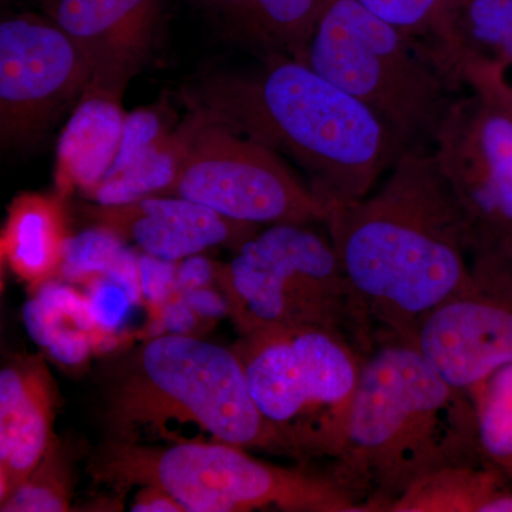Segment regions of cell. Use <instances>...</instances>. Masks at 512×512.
I'll use <instances>...</instances> for the list:
<instances>
[{
	"instance_id": "1",
	"label": "cell",
	"mask_w": 512,
	"mask_h": 512,
	"mask_svg": "<svg viewBox=\"0 0 512 512\" xmlns=\"http://www.w3.org/2000/svg\"><path fill=\"white\" fill-rule=\"evenodd\" d=\"M325 224L376 335L406 336L473 278L476 234L433 150L403 153Z\"/></svg>"
},
{
	"instance_id": "2",
	"label": "cell",
	"mask_w": 512,
	"mask_h": 512,
	"mask_svg": "<svg viewBox=\"0 0 512 512\" xmlns=\"http://www.w3.org/2000/svg\"><path fill=\"white\" fill-rule=\"evenodd\" d=\"M197 97L198 116L298 165L326 215L369 195L402 156L372 111L302 60L212 77Z\"/></svg>"
},
{
	"instance_id": "3",
	"label": "cell",
	"mask_w": 512,
	"mask_h": 512,
	"mask_svg": "<svg viewBox=\"0 0 512 512\" xmlns=\"http://www.w3.org/2000/svg\"><path fill=\"white\" fill-rule=\"evenodd\" d=\"M471 463L485 461L470 394L441 379L402 336L376 335L329 473L363 512H384L420 478Z\"/></svg>"
},
{
	"instance_id": "4",
	"label": "cell",
	"mask_w": 512,
	"mask_h": 512,
	"mask_svg": "<svg viewBox=\"0 0 512 512\" xmlns=\"http://www.w3.org/2000/svg\"><path fill=\"white\" fill-rule=\"evenodd\" d=\"M109 440L171 446L207 441L289 456L256 406L235 349L160 333L114 360L104 375Z\"/></svg>"
},
{
	"instance_id": "5",
	"label": "cell",
	"mask_w": 512,
	"mask_h": 512,
	"mask_svg": "<svg viewBox=\"0 0 512 512\" xmlns=\"http://www.w3.org/2000/svg\"><path fill=\"white\" fill-rule=\"evenodd\" d=\"M306 63L372 111L402 154L433 150L464 86L436 43L406 35L356 0H326Z\"/></svg>"
},
{
	"instance_id": "6",
	"label": "cell",
	"mask_w": 512,
	"mask_h": 512,
	"mask_svg": "<svg viewBox=\"0 0 512 512\" xmlns=\"http://www.w3.org/2000/svg\"><path fill=\"white\" fill-rule=\"evenodd\" d=\"M89 471L96 483L117 493L160 488L184 512H363L332 474L265 463L225 443L150 446L107 440Z\"/></svg>"
},
{
	"instance_id": "7",
	"label": "cell",
	"mask_w": 512,
	"mask_h": 512,
	"mask_svg": "<svg viewBox=\"0 0 512 512\" xmlns=\"http://www.w3.org/2000/svg\"><path fill=\"white\" fill-rule=\"evenodd\" d=\"M259 412L295 460H329L343 446L365 350L323 328H276L235 345Z\"/></svg>"
},
{
	"instance_id": "8",
	"label": "cell",
	"mask_w": 512,
	"mask_h": 512,
	"mask_svg": "<svg viewBox=\"0 0 512 512\" xmlns=\"http://www.w3.org/2000/svg\"><path fill=\"white\" fill-rule=\"evenodd\" d=\"M217 278L241 335L311 326L343 333L365 352L375 345V328L332 241L308 225H269Z\"/></svg>"
},
{
	"instance_id": "9",
	"label": "cell",
	"mask_w": 512,
	"mask_h": 512,
	"mask_svg": "<svg viewBox=\"0 0 512 512\" xmlns=\"http://www.w3.org/2000/svg\"><path fill=\"white\" fill-rule=\"evenodd\" d=\"M150 195L187 198L259 227L326 220L325 208L278 154L201 116L177 141L170 181Z\"/></svg>"
},
{
	"instance_id": "10",
	"label": "cell",
	"mask_w": 512,
	"mask_h": 512,
	"mask_svg": "<svg viewBox=\"0 0 512 512\" xmlns=\"http://www.w3.org/2000/svg\"><path fill=\"white\" fill-rule=\"evenodd\" d=\"M407 342L450 386L470 393L512 362V269L498 251L474 255L473 278L410 329Z\"/></svg>"
},
{
	"instance_id": "11",
	"label": "cell",
	"mask_w": 512,
	"mask_h": 512,
	"mask_svg": "<svg viewBox=\"0 0 512 512\" xmlns=\"http://www.w3.org/2000/svg\"><path fill=\"white\" fill-rule=\"evenodd\" d=\"M433 153L473 225L476 252H512V111L478 90L461 96Z\"/></svg>"
},
{
	"instance_id": "12",
	"label": "cell",
	"mask_w": 512,
	"mask_h": 512,
	"mask_svg": "<svg viewBox=\"0 0 512 512\" xmlns=\"http://www.w3.org/2000/svg\"><path fill=\"white\" fill-rule=\"evenodd\" d=\"M89 83L83 53L52 19L23 13L2 20L0 136L5 146L39 136Z\"/></svg>"
},
{
	"instance_id": "13",
	"label": "cell",
	"mask_w": 512,
	"mask_h": 512,
	"mask_svg": "<svg viewBox=\"0 0 512 512\" xmlns=\"http://www.w3.org/2000/svg\"><path fill=\"white\" fill-rule=\"evenodd\" d=\"M161 0H46L90 70L86 94L117 97L150 52Z\"/></svg>"
},
{
	"instance_id": "14",
	"label": "cell",
	"mask_w": 512,
	"mask_h": 512,
	"mask_svg": "<svg viewBox=\"0 0 512 512\" xmlns=\"http://www.w3.org/2000/svg\"><path fill=\"white\" fill-rule=\"evenodd\" d=\"M86 211L97 227L168 262L183 261L215 247L238 251L261 228L229 220L205 205L174 195H144L121 204L87 207Z\"/></svg>"
},
{
	"instance_id": "15",
	"label": "cell",
	"mask_w": 512,
	"mask_h": 512,
	"mask_svg": "<svg viewBox=\"0 0 512 512\" xmlns=\"http://www.w3.org/2000/svg\"><path fill=\"white\" fill-rule=\"evenodd\" d=\"M55 383L45 363L16 360L0 372V501L35 471L53 441Z\"/></svg>"
},
{
	"instance_id": "16",
	"label": "cell",
	"mask_w": 512,
	"mask_h": 512,
	"mask_svg": "<svg viewBox=\"0 0 512 512\" xmlns=\"http://www.w3.org/2000/svg\"><path fill=\"white\" fill-rule=\"evenodd\" d=\"M225 36L262 62H306L326 0H191Z\"/></svg>"
},
{
	"instance_id": "17",
	"label": "cell",
	"mask_w": 512,
	"mask_h": 512,
	"mask_svg": "<svg viewBox=\"0 0 512 512\" xmlns=\"http://www.w3.org/2000/svg\"><path fill=\"white\" fill-rule=\"evenodd\" d=\"M23 320L30 338L69 366L84 362L104 333L94 322L87 296L56 282L39 284L23 309Z\"/></svg>"
},
{
	"instance_id": "18",
	"label": "cell",
	"mask_w": 512,
	"mask_h": 512,
	"mask_svg": "<svg viewBox=\"0 0 512 512\" xmlns=\"http://www.w3.org/2000/svg\"><path fill=\"white\" fill-rule=\"evenodd\" d=\"M436 43L457 72L464 57L487 53L512 63V0H447Z\"/></svg>"
},
{
	"instance_id": "19",
	"label": "cell",
	"mask_w": 512,
	"mask_h": 512,
	"mask_svg": "<svg viewBox=\"0 0 512 512\" xmlns=\"http://www.w3.org/2000/svg\"><path fill=\"white\" fill-rule=\"evenodd\" d=\"M511 483L487 463L448 466L420 478L384 512H485Z\"/></svg>"
},
{
	"instance_id": "20",
	"label": "cell",
	"mask_w": 512,
	"mask_h": 512,
	"mask_svg": "<svg viewBox=\"0 0 512 512\" xmlns=\"http://www.w3.org/2000/svg\"><path fill=\"white\" fill-rule=\"evenodd\" d=\"M468 394L483 460L512 481V362Z\"/></svg>"
},
{
	"instance_id": "21",
	"label": "cell",
	"mask_w": 512,
	"mask_h": 512,
	"mask_svg": "<svg viewBox=\"0 0 512 512\" xmlns=\"http://www.w3.org/2000/svg\"><path fill=\"white\" fill-rule=\"evenodd\" d=\"M8 248L10 262L22 278L37 285L45 282L60 256L52 215L45 210L16 212Z\"/></svg>"
},
{
	"instance_id": "22",
	"label": "cell",
	"mask_w": 512,
	"mask_h": 512,
	"mask_svg": "<svg viewBox=\"0 0 512 512\" xmlns=\"http://www.w3.org/2000/svg\"><path fill=\"white\" fill-rule=\"evenodd\" d=\"M70 471L63 451L53 441L32 474L5 500L2 512H62L70 510Z\"/></svg>"
},
{
	"instance_id": "23",
	"label": "cell",
	"mask_w": 512,
	"mask_h": 512,
	"mask_svg": "<svg viewBox=\"0 0 512 512\" xmlns=\"http://www.w3.org/2000/svg\"><path fill=\"white\" fill-rule=\"evenodd\" d=\"M376 18L406 35L436 43L446 0H356Z\"/></svg>"
},
{
	"instance_id": "24",
	"label": "cell",
	"mask_w": 512,
	"mask_h": 512,
	"mask_svg": "<svg viewBox=\"0 0 512 512\" xmlns=\"http://www.w3.org/2000/svg\"><path fill=\"white\" fill-rule=\"evenodd\" d=\"M124 249L119 237L104 228L74 239L63 255L62 274L67 279H84L93 275L106 276Z\"/></svg>"
},
{
	"instance_id": "25",
	"label": "cell",
	"mask_w": 512,
	"mask_h": 512,
	"mask_svg": "<svg viewBox=\"0 0 512 512\" xmlns=\"http://www.w3.org/2000/svg\"><path fill=\"white\" fill-rule=\"evenodd\" d=\"M87 301L94 322L104 333L119 329L134 303L126 289L107 276H100L93 282Z\"/></svg>"
},
{
	"instance_id": "26",
	"label": "cell",
	"mask_w": 512,
	"mask_h": 512,
	"mask_svg": "<svg viewBox=\"0 0 512 512\" xmlns=\"http://www.w3.org/2000/svg\"><path fill=\"white\" fill-rule=\"evenodd\" d=\"M140 286L143 298L151 303H164L174 289L177 268L174 262L146 255L138 259Z\"/></svg>"
},
{
	"instance_id": "27",
	"label": "cell",
	"mask_w": 512,
	"mask_h": 512,
	"mask_svg": "<svg viewBox=\"0 0 512 512\" xmlns=\"http://www.w3.org/2000/svg\"><path fill=\"white\" fill-rule=\"evenodd\" d=\"M218 269L208 259L195 255L184 259V264L177 268L175 275L174 291L180 293L192 291V289L205 288L215 276Z\"/></svg>"
},
{
	"instance_id": "28",
	"label": "cell",
	"mask_w": 512,
	"mask_h": 512,
	"mask_svg": "<svg viewBox=\"0 0 512 512\" xmlns=\"http://www.w3.org/2000/svg\"><path fill=\"white\" fill-rule=\"evenodd\" d=\"M181 298L188 303L192 311L204 318H220L229 313L227 298H222L207 286L181 293Z\"/></svg>"
},
{
	"instance_id": "29",
	"label": "cell",
	"mask_w": 512,
	"mask_h": 512,
	"mask_svg": "<svg viewBox=\"0 0 512 512\" xmlns=\"http://www.w3.org/2000/svg\"><path fill=\"white\" fill-rule=\"evenodd\" d=\"M197 313L192 311L183 298L178 301L167 302L163 309V328L165 333H178L190 335L197 326Z\"/></svg>"
},
{
	"instance_id": "30",
	"label": "cell",
	"mask_w": 512,
	"mask_h": 512,
	"mask_svg": "<svg viewBox=\"0 0 512 512\" xmlns=\"http://www.w3.org/2000/svg\"><path fill=\"white\" fill-rule=\"evenodd\" d=\"M130 510L133 512H184V508L170 494L157 487H141Z\"/></svg>"
},
{
	"instance_id": "31",
	"label": "cell",
	"mask_w": 512,
	"mask_h": 512,
	"mask_svg": "<svg viewBox=\"0 0 512 512\" xmlns=\"http://www.w3.org/2000/svg\"><path fill=\"white\" fill-rule=\"evenodd\" d=\"M498 252H500V251H498ZM501 254H503L505 256V258H507L508 264H510L511 269H512V252H510V254H508V252H501Z\"/></svg>"
},
{
	"instance_id": "32",
	"label": "cell",
	"mask_w": 512,
	"mask_h": 512,
	"mask_svg": "<svg viewBox=\"0 0 512 512\" xmlns=\"http://www.w3.org/2000/svg\"><path fill=\"white\" fill-rule=\"evenodd\" d=\"M446 2H447V0H446Z\"/></svg>"
}]
</instances>
